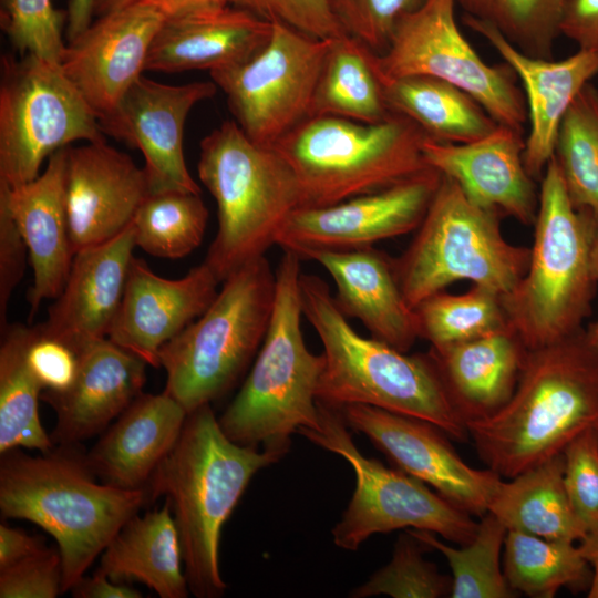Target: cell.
<instances>
[{
	"label": "cell",
	"mask_w": 598,
	"mask_h": 598,
	"mask_svg": "<svg viewBox=\"0 0 598 598\" xmlns=\"http://www.w3.org/2000/svg\"><path fill=\"white\" fill-rule=\"evenodd\" d=\"M28 254L27 245L7 205L0 200V326L7 324V309L20 282Z\"/></svg>",
	"instance_id": "obj_48"
},
{
	"label": "cell",
	"mask_w": 598,
	"mask_h": 598,
	"mask_svg": "<svg viewBox=\"0 0 598 598\" xmlns=\"http://www.w3.org/2000/svg\"><path fill=\"white\" fill-rule=\"evenodd\" d=\"M348 427L365 435L398 468L433 487L471 515L483 516L502 480L466 464L447 434L426 421L365 404L337 409Z\"/></svg>",
	"instance_id": "obj_16"
},
{
	"label": "cell",
	"mask_w": 598,
	"mask_h": 598,
	"mask_svg": "<svg viewBox=\"0 0 598 598\" xmlns=\"http://www.w3.org/2000/svg\"><path fill=\"white\" fill-rule=\"evenodd\" d=\"M140 1L141 0H93V16L99 18L127 8Z\"/></svg>",
	"instance_id": "obj_55"
},
{
	"label": "cell",
	"mask_w": 598,
	"mask_h": 598,
	"mask_svg": "<svg viewBox=\"0 0 598 598\" xmlns=\"http://www.w3.org/2000/svg\"><path fill=\"white\" fill-rule=\"evenodd\" d=\"M300 297L303 317L323 347L319 404L332 409L371 405L432 423L455 440H467L465 422L430 353L409 355L373 337L360 336L318 276L301 274Z\"/></svg>",
	"instance_id": "obj_3"
},
{
	"label": "cell",
	"mask_w": 598,
	"mask_h": 598,
	"mask_svg": "<svg viewBox=\"0 0 598 598\" xmlns=\"http://www.w3.org/2000/svg\"><path fill=\"white\" fill-rule=\"evenodd\" d=\"M271 23L269 40L256 54L209 73L235 122L252 141L267 146L309 118L320 71L334 40Z\"/></svg>",
	"instance_id": "obj_14"
},
{
	"label": "cell",
	"mask_w": 598,
	"mask_h": 598,
	"mask_svg": "<svg viewBox=\"0 0 598 598\" xmlns=\"http://www.w3.org/2000/svg\"><path fill=\"white\" fill-rule=\"evenodd\" d=\"M134 247L131 223L113 239L76 251L61 292L39 326L42 332L76 353L106 338L123 297Z\"/></svg>",
	"instance_id": "obj_23"
},
{
	"label": "cell",
	"mask_w": 598,
	"mask_h": 598,
	"mask_svg": "<svg viewBox=\"0 0 598 598\" xmlns=\"http://www.w3.org/2000/svg\"><path fill=\"white\" fill-rule=\"evenodd\" d=\"M578 546L592 569V579L587 597L598 598V529L587 534Z\"/></svg>",
	"instance_id": "obj_54"
},
{
	"label": "cell",
	"mask_w": 598,
	"mask_h": 598,
	"mask_svg": "<svg viewBox=\"0 0 598 598\" xmlns=\"http://www.w3.org/2000/svg\"><path fill=\"white\" fill-rule=\"evenodd\" d=\"M523 133L498 124L486 136L468 143H448L426 136V164L453 179L477 206L534 225L538 194L524 164Z\"/></svg>",
	"instance_id": "obj_21"
},
{
	"label": "cell",
	"mask_w": 598,
	"mask_h": 598,
	"mask_svg": "<svg viewBox=\"0 0 598 598\" xmlns=\"http://www.w3.org/2000/svg\"><path fill=\"white\" fill-rule=\"evenodd\" d=\"M148 194L144 168L105 141L68 146L65 203L74 254L120 235Z\"/></svg>",
	"instance_id": "obj_19"
},
{
	"label": "cell",
	"mask_w": 598,
	"mask_h": 598,
	"mask_svg": "<svg viewBox=\"0 0 598 598\" xmlns=\"http://www.w3.org/2000/svg\"><path fill=\"white\" fill-rule=\"evenodd\" d=\"M426 1L331 0V7L343 33L380 55L386 50L399 20Z\"/></svg>",
	"instance_id": "obj_43"
},
{
	"label": "cell",
	"mask_w": 598,
	"mask_h": 598,
	"mask_svg": "<svg viewBox=\"0 0 598 598\" xmlns=\"http://www.w3.org/2000/svg\"><path fill=\"white\" fill-rule=\"evenodd\" d=\"M503 570L509 587L533 598H553L558 590L589 589L592 569L575 543L507 530Z\"/></svg>",
	"instance_id": "obj_35"
},
{
	"label": "cell",
	"mask_w": 598,
	"mask_h": 598,
	"mask_svg": "<svg viewBox=\"0 0 598 598\" xmlns=\"http://www.w3.org/2000/svg\"><path fill=\"white\" fill-rule=\"evenodd\" d=\"M95 477L75 444L38 456L19 448L1 454V514L34 523L55 539L63 592L148 501L145 489H122Z\"/></svg>",
	"instance_id": "obj_4"
},
{
	"label": "cell",
	"mask_w": 598,
	"mask_h": 598,
	"mask_svg": "<svg viewBox=\"0 0 598 598\" xmlns=\"http://www.w3.org/2000/svg\"><path fill=\"white\" fill-rule=\"evenodd\" d=\"M105 141L100 120L60 63L27 53L2 58L0 181H33L47 157L76 141Z\"/></svg>",
	"instance_id": "obj_12"
},
{
	"label": "cell",
	"mask_w": 598,
	"mask_h": 598,
	"mask_svg": "<svg viewBox=\"0 0 598 598\" xmlns=\"http://www.w3.org/2000/svg\"><path fill=\"white\" fill-rule=\"evenodd\" d=\"M166 19L215 12L230 6V0H143Z\"/></svg>",
	"instance_id": "obj_52"
},
{
	"label": "cell",
	"mask_w": 598,
	"mask_h": 598,
	"mask_svg": "<svg viewBox=\"0 0 598 598\" xmlns=\"http://www.w3.org/2000/svg\"><path fill=\"white\" fill-rule=\"evenodd\" d=\"M426 548L440 551L452 570V598H512L516 592L509 587L501 554L507 528L493 514L481 516L477 530L461 548L441 542L434 533L406 529Z\"/></svg>",
	"instance_id": "obj_36"
},
{
	"label": "cell",
	"mask_w": 598,
	"mask_h": 598,
	"mask_svg": "<svg viewBox=\"0 0 598 598\" xmlns=\"http://www.w3.org/2000/svg\"><path fill=\"white\" fill-rule=\"evenodd\" d=\"M27 363L43 391L64 392L75 380L79 354L64 342L32 327L27 346Z\"/></svg>",
	"instance_id": "obj_47"
},
{
	"label": "cell",
	"mask_w": 598,
	"mask_h": 598,
	"mask_svg": "<svg viewBox=\"0 0 598 598\" xmlns=\"http://www.w3.org/2000/svg\"><path fill=\"white\" fill-rule=\"evenodd\" d=\"M271 30V22L231 4L210 13L165 19L152 42L145 71L223 70L256 54Z\"/></svg>",
	"instance_id": "obj_28"
},
{
	"label": "cell",
	"mask_w": 598,
	"mask_h": 598,
	"mask_svg": "<svg viewBox=\"0 0 598 598\" xmlns=\"http://www.w3.org/2000/svg\"><path fill=\"white\" fill-rule=\"evenodd\" d=\"M392 114L383 97L371 51L348 35L334 39L320 71L309 117L336 116L379 123Z\"/></svg>",
	"instance_id": "obj_33"
},
{
	"label": "cell",
	"mask_w": 598,
	"mask_h": 598,
	"mask_svg": "<svg viewBox=\"0 0 598 598\" xmlns=\"http://www.w3.org/2000/svg\"><path fill=\"white\" fill-rule=\"evenodd\" d=\"M487 512L507 530L573 543L581 542L586 536L565 487L563 453L509 481L501 480Z\"/></svg>",
	"instance_id": "obj_31"
},
{
	"label": "cell",
	"mask_w": 598,
	"mask_h": 598,
	"mask_svg": "<svg viewBox=\"0 0 598 598\" xmlns=\"http://www.w3.org/2000/svg\"><path fill=\"white\" fill-rule=\"evenodd\" d=\"M276 271L265 256L223 281L208 308L159 351L165 392L188 413L224 395L239 379L266 336Z\"/></svg>",
	"instance_id": "obj_9"
},
{
	"label": "cell",
	"mask_w": 598,
	"mask_h": 598,
	"mask_svg": "<svg viewBox=\"0 0 598 598\" xmlns=\"http://www.w3.org/2000/svg\"><path fill=\"white\" fill-rule=\"evenodd\" d=\"M66 12L52 0H1V28L20 55L32 53L60 63L66 44Z\"/></svg>",
	"instance_id": "obj_42"
},
{
	"label": "cell",
	"mask_w": 598,
	"mask_h": 598,
	"mask_svg": "<svg viewBox=\"0 0 598 598\" xmlns=\"http://www.w3.org/2000/svg\"><path fill=\"white\" fill-rule=\"evenodd\" d=\"M527 349L505 328L443 348H431L448 398L466 423L492 415L512 396Z\"/></svg>",
	"instance_id": "obj_29"
},
{
	"label": "cell",
	"mask_w": 598,
	"mask_h": 598,
	"mask_svg": "<svg viewBox=\"0 0 598 598\" xmlns=\"http://www.w3.org/2000/svg\"><path fill=\"white\" fill-rule=\"evenodd\" d=\"M44 544L38 537L28 535L24 530L0 525V569L21 560L43 548Z\"/></svg>",
	"instance_id": "obj_51"
},
{
	"label": "cell",
	"mask_w": 598,
	"mask_h": 598,
	"mask_svg": "<svg viewBox=\"0 0 598 598\" xmlns=\"http://www.w3.org/2000/svg\"><path fill=\"white\" fill-rule=\"evenodd\" d=\"M197 173L218 219L204 262L223 282L276 245L288 217L301 207V194L282 156L252 141L235 121H224L202 140Z\"/></svg>",
	"instance_id": "obj_7"
},
{
	"label": "cell",
	"mask_w": 598,
	"mask_h": 598,
	"mask_svg": "<svg viewBox=\"0 0 598 598\" xmlns=\"http://www.w3.org/2000/svg\"><path fill=\"white\" fill-rule=\"evenodd\" d=\"M230 4L312 38L346 35L333 14L331 0H230Z\"/></svg>",
	"instance_id": "obj_45"
},
{
	"label": "cell",
	"mask_w": 598,
	"mask_h": 598,
	"mask_svg": "<svg viewBox=\"0 0 598 598\" xmlns=\"http://www.w3.org/2000/svg\"><path fill=\"white\" fill-rule=\"evenodd\" d=\"M283 454L235 443L210 404L187 414L182 433L153 473L150 501L165 497L178 530L189 592L218 598L226 590L219 570L221 528L252 476Z\"/></svg>",
	"instance_id": "obj_2"
},
{
	"label": "cell",
	"mask_w": 598,
	"mask_h": 598,
	"mask_svg": "<svg viewBox=\"0 0 598 598\" xmlns=\"http://www.w3.org/2000/svg\"><path fill=\"white\" fill-rule=\"evenodd\" d=\"M207 220L200 194L150 193L132 220L135 245L154 257L183 258L200 245Z\"/></svg>",
	"instance_id": "obj_37"
},
{
	"label": "cell",
	"mask_w": 598,
	"mask_h": 598,
	"mask_svg": "<svg viewBox=\"0 0 598 598\" xmlns=\"http://www.w3.org/2000/svg\"><path fill=\"white\" fill-rule=\"evenodd\" d=\"M563 456L568 498L587 535L598 529V430L577 435Z\"/></svg>",
	"instance_id": "obj_44"
},
{
	"label": "cell",
	"mask_w": 598,
	"mask_h": 598,
	"mask_svg": "<svg viewBox=\"0 0 598 598\" xmlns=\"http://www.w3.org/2000/svg\"><path fill=\"white\" fill-rule=\"evenodd\" d=\"M379 81L390 111L410 118L436 141L468 143L498 125L471 95L443 80L413 75Z\"/></svg>",
	"instance_id": "obj_32"
},
{
	"label": "cell",
	"mask_w": 598,
	"mask_h": 598,
	"mask_svg": "<svg viewBox=\"0 0 598 598\" xmlns=\"http://www.w3.org/2000/svg\"><path fill=\"white\" fill-rule=\"evenodd\" d=\"M424 545L408 530L400 534L391 560L368 581L355 587L352 598L386 595L393 598H441L451 596L452 578L423 556Z\"/></svg>",
	"instance_id": "obj_41"
},
{
	"label": "cell",
	"mask_w": 598,
	"mask_h": 598,
	"mask_svg": "<svg viewBox=\"0 0 598 598\" xmlns=\"http://www.w3.org/2000/svg\"><path fill=\"white\" fill-rule=\"evenodd\" d=\"M218 283L204 261L183 278L167 279L133 257L107 338L158 368L162 347L208 308Z\"/></svg>",
	"instance_id": "obj_20"
},
{
	"label": "cell",
	"mask_w": 598,
	"mask_h": 598,
	"mask_svg": "<svg viewBox=\"0 0 598 598\" xmlns=\"http://www.w3.org/2000/svg\"><path fill=\"white\" fill-rule=\"evenodd\" d=\"M596 216L595 230L591 245V265L595 278L598 282V216Z\"/></svg>",
	"instance_id": "obj_56"
},
{
	"label": "cell",
	"mask_w": 598,
	"mask_h": 598,
	"mask_svg": "<svg viewBox=\"0 0 598 598\" xmlns=\"http://www.w3.org/2000/svg\"><path fill=\"white\" fill-rule=\"evenodd\" d=\"M137 514L105 547L97 570L117 582L140 581L162 598H186L189 588L169 503Z\"/></svg>",
	"instance_id": "obj_30"
},
{
	"label": "cell",
	"mask_w": 598,
	"mask_h": 598,
	"mask_svg": "<svg viewBox=\"0 0 598 598\" xmlns=\"http://www.w3.org/2000/svg\"><path fill=\"white\" fill-rule=\"evenodd\" d=\"M426 134L393 113L379 123L309 117L272 147L293 172L301 207H322L373 193L431 168Z\"/></svg>",
	"instance_id": "obj_8"
},
{
	"label": "cell",
	"mask_w": 598,
	"mask_h": 598,
	"mask_svg": "<svg viewBox=\"0 0 598 598\" xmlns=\"http://www.w3.org/2000/svg\"><path fill=\"white\" fill-rule=\"evenodd\" d=\"M217 89L214 81L169 85L142 75L100 121L103 133L142 152L150 193L200 194L185 162L184 126L190 110L213 97Z\"/></svg>",
	"instance_id": "obj_17"
},
{
	"label": "cell",
	"mask_w": 598,
	"mask_h": 598,
	"mask_svg": "<svg viewBox=\"0 0 598 598\" xmlns=\"http://www.w3.org/2000/svg\"><path fill=\"white\" fill-rule=\"evenodd\" d=\"M65 12V37L71 42L92 23L93 0H69Z\"/></svg>",
	"instance_id": "obj_53"
},
{
	"label": "cell",
	"mask_w": 598,
	"mask_h": 598,
	"mask_svg": "<svg viewBox=\"0 0 598 598\" xmlns=\"http://www.w3.org/2000/svg\"><path fill=\"white\" fill-rule=\"evenodd\" d=\"M66 147L49 157L33 181L10 187L0 181L3 202L20 231L33 270L28 300L33 313L44 299H54L68 278L74 250L65 203Z\"/></svg>",
	"instance_id": "obj_25"
},
{
	"label": "cell",
	"mask_w": 598,
	"mask_h": 598,
	"mask_svg": "<svg viewBox=\"0 0 598 598\" xmlns=\"http://www.w3.org/2000/svg\"><path fill=\"white\" fill-rule=\"evenodd\" d=\"M63 594V564L59 549L45 546L0 569L1 598H55Z\"/></svg>",
	"instance_id": "obj_46"
},
{
	"label": "cell",
	"mask_w": 598,
	"mask_h": 598,
	"mask_svg": "<svg viewBox=\"0 0 598 598\" xmlns=\"http://www.w3.org/2000/svg\"><path fill=\"white\" fill-rule=\"evenodd\" d=\"M31 330L20 323H7L1 329L0 454L20 447L45 453L53 447L39 417L43 389L27 363Z\"/></svg>",
	"instance_id": "obj_34"
},
{
	"label": "cell",
	"mask_w": 598,
	"mask_h": 598,
	"mask_svg": "<svg viewBox=\"0 0 598 598\" xmlns=\"http://www.w3.org/2000/svg\"><path fill=\"white\" fill-rule=\"evenodd\" d=\"M305 259L328 271L337 287L339 310L360 320L371 337L402 352L420 338L416 313L402 292L394 259L373 247L312 251Z\"/></svg>",
	"instance_id": "obj_26"
},
{
	"label": "cell",
	"mask_w": 598,
	"mask_h": 598,
	"mask_svg": "<svg viewBox=\"0 0 598 598\" xmlns=\"http://www.w3.org/2000/svg\"><path fill=\"white\" fill-rule=\"evenodd\" d=\"M318 405L319 427L299 429L298 433L343 457L355 474L352 497L331 530L337 547L355 551L374 534L403 528L439 534L461 546L472 542L478 523L471 514L402 470L364 456L340 412Z\"/></svg>",
	"instance_id": "obj_11"
},
{
	"label": "cell",
	"mask_w": 598,
	"mask_h": 598,
	"mask_svg": "<svg viewBox=\"0 0 598 598\" xmlns=\"http://www.w3.org/2000/svg\"><path fill=\"white\" fill-rule=\"evenodd\" d=\"M499 217L472 203L453 179L441 175L415 237L394 259L408 303L414 309L464 280L501 297L509 293L527 270L530 248L509 243Z\"/></svg>",
	"instance_id": "obj_10"
},
{
	"label": "cell",
	"mask_w": 598,
	"mask_h": 598,
	"mask_svg": "<svg viewBox=\"0 0 598 598\" xmlns=\"http://www.w3.org/2000/svg\"><path fill=\"white\" fill-rule=\"evenodd\" d=\"M559 30L579 49L598 51V0H565Z\"/></svg>",
	"instance_id": "obj_49"
},
{
	"label": "cell",
	"mask_w": 598,
	"mask_h": 598,
	"mask_svg": "<svg viewBox=\"0 0 598 598\" xmlns=\"http://www.w3.org/2000/svg\"><path fill=\"white\" fill-rule=\"evenodd\" d=\"M420 338L431 348L476 339L508 326L502 297L473 285L463 293L436 292L415 308Z\"/></svg>",
	"instance_id": "obj_39"
},
{
	"label": "cell",
	"mask_w": 598,
	"mask_h": 598,
	"mask_svg": "<svg viewBox=\"0 0 598 598\" xmlns=\"http://www.w3.org/2000/svg\"><path fill=\"white\" fill-rule=\"evenodd\" d=\"M565 0H456L465 14L495 28L523 53L550 59Z\"/></svg>",
	"instance_id": "obj_40"
},
{
	"label": "cell",
	"mask_w": 598,
	"mask_h": 598,
	"mask_svg": "<svg viewBox=\"0 0 598 598\" xmlns=\"http://www.w3.org/2000/svg\"><path fill=\"white\" fill-rule=\"evenodd\" d=\"M554 157L573 204L598 216V91L590 83L561 121Z\"/></svg>",
	"instance_id": "obj_38"
},
{
	"label": "cell",
	"mask_w": 598,
	"mask_h": 598,
	"mask_svg": "<svg viewBox=\"0 0 598 598\" xmlns=\"http://www.w3.org/2000/svg\"><path fill=\"white\" fill-rule=\"evenodd\" d=\"M188 412L168 393H141L85 454L101 482L122 489H145L176 444Z\"/></svg>",
	"instance_id": "obj_27"
},
{
	"label": "cell",
	"mask_w": 598,
	"mask_h": 598,
	"mask_svg": "<svg viewBox=\"0 0 598 598\" xmlns=\"http://www.w3.org/2000/svg\"><path fill=\"white\" fill-rule=\"evenodd\" d=\"M300 258L283 250L269 326L240 391L218 419L235 443L287 454L291 435L320 424L317 388L324 359L301 331Z\"/></svg>",
	"instance_id": "obj_6"
},
{
	"label": "cell",
	"mask_w": 598,
	"mask_h": 598,
	"mask_svg": "<svg viewBox=\"0 0 598 598\" xmlns=\"http://www.w3.org/2000/svg\"><path fill=\"white\" fill-rule=\"evenodd\" d=\"M441 182L429 168L386 188L322 207H299L278 233L276 245L301 260L312 251L372 247L415 230Z\"/></svg>",
	"instance_id": "obj_15"
},
{
	"label": "cell",
	"mask_w": 598,
	"mask_h": 598,
	"mask_svg": "<svg viewBox=\"0 0 598 598\" xmlns=\"http://www.w3.org/2000/svg\"><path fill=\"white\" fill-rule=\"evenodd\" d=\"M463 22L485 38L522 81L529 121L524 164L534 179H542L554 156L567 110L598 73V51L579 49L559 61L535 58L516 49L495 28L482 21L464 14Z\"/></svg>",
	"instance_id": "obj_22"
},
{
	"label": "cell",
	"mask_w": 598,
	"mask_h": 598,
	"mask_svg": "<svg viewBox=\"0 0 598 598\" xmlns=\"http://www.w3.org/2000/svg\"><path fill=\"white\" fill-rule=\"evenodd\" d=\"M456 0H427L396 23L386 50L371 60L377 75H426L451 83L478 102L498 123L520 133L528 120L516 74L505 63L483 61L461 32Z\"/></svg>",
	"instance_id": "obj_13"
},
{
	"label": "cell",
	"mask_w": 598,
	"mask_h": 598,
	"mask_svg": "<svg viewBox=\"0 0 598 598\" xmlns=\"http://www.w3.org/2000/svg\"><path fill=\"white\" fill-rule=\"evenodd\" d=\"M465 425L481 460L506 478L563 453L584 431L598 430V350L585 330L527 350L511 399Z\"/></svg>",
	"instance_id": "obj_1"
},
{
	"label": "cell",
	"mask_w": 598,
	"mask_h": 598,
	"mask_svg": "<svg viewBox=\"0 0 598 598\" xmlns=\"http://www.w3.org/2000/svg\"><path fill=\"white\" fill-rule=\"evenodd\" d=\"M75 598H140L142 594L127 586L110 579L97 570L92 577H81L70 589Z\"/></svg>",
	"instance_id": "obj_50"
},
{
	"label": "cell",
	"mask_w": 598,
	"mask_h": 598,
	"mask_svg": "<svg viewBox=\"0 0 598 598\" xmlns=\"http://www.w3.org/2000/svg\"><path fill=\"white\" fill-rule=\"evenodd\" d=\"M585 332L588 342L598 350V321L591 323Z\"/></svg>",
	"instance_id": "obj_57"
},
{
	"label": "cell",
	"mask_w": 598,
	"mask_h": 598,
	"mask_svg": "<svg viewBox=\"0 0 598 598\" xmlns=\"http://www.w3.org/2000/svg\"><path fill=\"white\" fill-rule=\"evenodd\" d=\"M78 354L72 385L64 392L41 393L56 414L50 436L58 445L78 444L105 430L142 393L146 381L147 363L107 337Z\"/></svg>",
	"instance_id": "obj_24"
},
{
	"label": "cell",
	"mask_w": 598,
	"mask_h": 598,
	"mask_svg": "<svg viewBox=\"0 0 598 598\" xmlns=\"http://www.w3.org/2000/svg\"><path fill=\"white\" fill-rule=\"evenodd\" d=\"M595 221L591 210L573 204L553 156L540 179L527 270L502 297L507 323L527 350L582 330L598 283L591 265Z\"/></svg>",
	"instance_id": "obj_5"
},
{
	"label": "cell",
	"mask_w": 598,
	"mask_h": 598,
	"mask_svg": "<svg viewBox=\"0 0 598 598\" xmlns=\"http://www.w3.org/2000/svg\"><path fill=\"white\" fill-rule=\"evenodd\" d=\"M141 0L99 17L66 43L60 65L99 120L109 116L145 71L152 42L165 21Z\"/></svg>",
	"instance_id": "obj_18"
}]
</instances>
